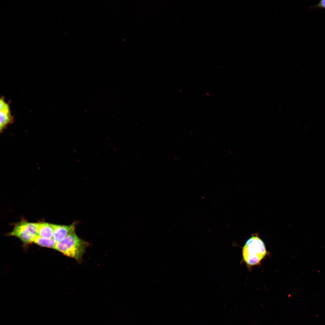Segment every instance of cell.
<instances>
[{"instance_id": "cell-1", "label": "cell", "mask_w": 325, "mask_h": 325, "mask_svg": "<svg viewBox=\"0 0 325 325\" xmlns=\"http://www.w3.org/2000/svg\"><path fill=\"white\" fill-rule=\"evenodd\" d=\"M88 245L87 241L79 238L75 232L57 242L54 249L80 262Z\"/></svg>"}, {"instance_id": "cell-2", "label": "cell", "mask_w": 325, "mask_h": 325, "mask_svg": "<svg viewBox=\"0 0 325 325\" xmlns=\"http://www.w3.org/2000/svg\"><path fill=\"white\" fill-rule=\"evenodd\" d=\"M267 253L264 243L256 234L253 235L247 240L242 249L243 260L250 266L259 264Z\"/></svg>"}, {"instance_id": "cell-3", "label": "cell", "mask_w": 325, "mask_h": 325, "mask_svg": "<svg viewBox=\"0 0 325 325\" xmlns=\"http://www.w3.org/2000/svg\"><path fill=\"white\" fill-rule=\"evenodd\" d=\"M37 223L22 221L17 223L9 235L14 236L20 239L24 244L32 243L34 239L37 235Z\"/></svg>"}, {"instance_id": "cell-4", "label": "cell", "mask_w": 325, "mask_h": 325, "mask_svg": "<svg viewBox=\"0 0 325 325\" xmlns=\"http://www.w3.org/2000/svg\"><path fill=\"white\" fill-rule=\"evenodd\" d=\"M10 106L2 97L0 100V131L2 133L7 126L14 122Z\"/></svg>"}, {"instance_id": "cell-5", "label": "cell", "mask_w": 325, "mask_h": 325, "mask_svg": "<svg viewBox=\"0 0 325 325\" xmlns=\"http://www.w3.org/2000/svg\"><path fill=\"white\" fill-rule=\"evenodd\" d=\"M76 223L64 225L54 224L53 238L58 242L63 240L68 235L75 232Z\"/></svg>"}, {"instance_id": "cell-6", "label": "cell", "mask_w": 325, "mask_h": 325, "mask_svg": "<svg viewBox=\"0 0 325 325\" xmlns=\"http://www.w3.org/2000/svg\"><path fill=\"white\" fill-rule=\"evenodd\" d=\"M38 235L47 238H51L54 232V224L45 222L37 223Z\"/></svg>"}, {"instance_id": "cell-7", "label": "cell", "mask_w": 325, "mask_h": 325, "mask_svg": "<svg viewBox=\"0 0 325 325\" xmlns=\"http://www.w3.org/2000/svg\"><path fill=\"white\" fill-rule=\"evenodd\" d=\"M33 243L41 246L54 249L56 242L53 238H47L37 235L34 238Z\"/></svg>"}, {"instance_id": "cell-8", "label": "cell", "mask_w": 325, "mask_h": 325, "mask_svg": "<svg viewBox=\"0 0 325 325\" xmlns=\"http://www.w3.org/2000/svg\"><path fill=\"white\" fill-rule=\"evenodd\" d=\"M316 7L325 9V0L320 1L318 4L315 6Z\"/></svg>"}]
</instances>
